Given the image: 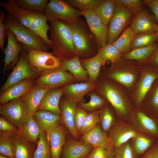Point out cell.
Wrapping results in <instances>:
<instances>
[{
  "instance_id": "cell-8",
  "label": "cell",
  "mask_w": 158,
  "mask_h": 158,
  "mask_svg": "<svg viewBox=\"0 0 158 158\" xmlns=\"http://www.w3.org/2000/svg\"><path fill=\"white\" fill-rule=\"evenodd\" d=\"M0 113L19 130L28 114L21 97L0 105Z\"/></svg>"
},
{
  "instance_id": "cell-36",
  "label": "cell",
  "mask_w": 158,
  "mask_h": 158,
  "mask_svg": "<svg viewBox=\"0 0 158 158\" xmlns=\"http://www.w3.org/2000/svg\"><path fill=\"white\" fill-rule=\"evenodd\" d=\"M97 54L103 64L108 61L116 62L121 59V53L111 44L99 48Z\"/></svg>"
},
{
  "instance_id": "cell-58",
  "label": "cell",
  "mask_w": 158,
  "mask_h": 158,
  "mask_svg": "<svg viewBox=\"0 0 158 158\" xmlns=\"http://www.w3.org/2000/svg\"><path fill=\"white\" fill-rule=\"evenodd\" d=\"M157 125H158V121H157ZM157 141H158V138L157 139Z\"/></svg>"
},
{
  "instance_id": "cell-32",
  "label": "cell",
  "mask_w": 158,
  "mask_h": 158,
  "mask_svg": "<svg viewBox=\"0 0 158 158\" xmlns=\"http://www.w3.org/2000/svg\"><path fill=\"white\" fill-rule=\"evenodd\" d=\"M116 5L115 0H101L94 10L106 26L110 23L113 16Z\"/></svg>"
},
{
  "instance_id": "cell-42",
  "label": "cell",
  "mask_w": 158,
  "mask_h": 158,
  "mask_svg": "<svg viewBox=\"0 0 158 158\" xmlns=\"http://www.w3.org/2000/svg\"><path fill=\"white\" fill-rule=\"evenodd\" d=\"M99 116L101 127L104 131L107 133L116 120L110 109L107 107L103 110Z\"/></svg>"
},
{
  "instance_id": "cell-21",
  "label": "cell",
  "mask_w": 158,
  "mask_h": 158,
  "mask_svg": "<svg viewBox=\"0 0 158 158\" xmlns=\"http://www.w3.org/2000/svg\"><path fill=\"white\" fill-rule=\"evenodd\" d=\"M96 85L90 81L75 84H68L63 88V94L66 98L76 103L80 102L84 96L93 89Z\"/></svg>"
},
{
  "instance_id": "cell-31",
  "label": "cell",
  "mask_w": 158,
  "mask_h": 158,
  "mask_svg": "<svg viewBox=\"0 0 158 158\" xmlns=\"http://www.w3.org/2000/svg\"><path fill=\"white\" fill-rule=\"evenodd\" d=\"M156 140L138 133L131 139V145L137 158H139L146 152L154 143Z\"/></svg>"
},
{
  "instance_id": "cell-59",
  "label": "cell",
  "mask_w": 158,
  "mask_h": 158,
  "mask_svg": "<svg viewBox=\"0 0 158 158\" xmlns=\"http://www.w3.org/2000/svg\"><path fill=\"white\" fill-rule=\"evenodd\" d=\"M112 158H116V157H113Z\"/></svg>"
},
{
  "instance_id": "cell-19",
  "label": "cell",
  "mask_w": 158,
  "mask_h": 158,
  "mask_svg": "<svg viewBox=\"0 0 158 158\" xmlns=\"http://www.w3.org/2000/svg\"><path fill=\"white\" fill-rule=\"evenodd\" d=\"M157 26L155 19L147 11L143 10L135 14L130 27L136 34L155 32Z\"/></svg>"
},
{
  "instance_id": "cell-53",
  "label": "cell",
  "mask_w": 158,
  "mask_h": 158,
  "mask_svg": "<svg viewBox=\"0 0 158 158\" xmlns=\"http://www.w3.org/2000/svg\"><path fill=\"white\" fill-rule=\"evenodd\" d=\"M139 158H158L157 140H156L153 145Z\"/></svg>"
},
{
  "instance_id": "cell-16",
  "label": "cell",
  "mask_w": 158,
  "mask_h": 158,
  "mask_svg": "<svg viewBox=\"0 0 158 158\" xmlns=\"http://www.w3.org/2000/svg\"><path fill=\"white\" fill-rule=\"evenodd\" d=\"M82 140L92 145L94 148L101 147L114 153V148L107 133L102 130L99 124L83 135Z\"/></svg>"
},
{
  "instance_id": "cell-51",
  "label": "cell",
  "mask_w": 158,
  "mask_h": 158,
  "mask_svg": "<svg viewBox=\"0 0 158 158\" xmlns=\"http://www.w3.org/2000/svg\"><path fill=\"white\" fill-rule=\"evenodd\" d=\"M0 47L1 50L4 51V46L5 44V32L7 29L6 25L4 22L6 14L2 10L0 11Z\"/></svg>"
},
{
  "instance_id": "cell-27",
  "label": "cell",
  "mask_w": 158,
  "mask_h": 158,
  "mask_svg": "<svg viewBox=\"0 0 158 158\" xmlns=\"http://www.w3.org/2000/svg\"><path fill=\"white\" fill-rule=\"evenodd\" d=\"M15 150V158H33L37 147L20 135L10 137Z\"/></svg>"
},
{
  "instance_id": "cell-41",
  "label": "cell",
  "mask_w": 158,
  "mask_h": 158,
  "mask_svg": "<svg viewBox=\"0 0 158 158\" xmlns=\"http://www.w3.org/2000/svg\"><path fill=\"white\" fill-rule=\"evenodd\" d=\"M100 122L99 112L95 111L87 114L78 133L83 135L95 127Z\"/></svg>"
},
{
  "instance_id": "cell-15",
  "label": "cell",
  "mask_w": 158,
  "mask_h": 158,
  "mask_svg": "<svg viewBox=\"0 0 158 158\" xmlns=\"http://www.w3.org/2000/svg\"><path fill=\"white\" fill-rule=\"evenodd\" d=\"M93 148L92 145L83 141L70 138L66 140L61 158H87Z\"/></svg>"
},
{
  "instance_id": "cell-10",
  "label": "cell",
  "mask_w": 158,
  "mask_h": 158,
  "mask_svg": "<svg viewBox=\"0 0 158 158\" xmlns=\"http://www.w3.org/2000/svg\"><path fill=\"white\" fill-rule=\"evenodd\" d=\"M101 90L118 114L123 118H128L130 112V106L118 90L111 84L106 83L102 86Z\"/></svg>"
},
{
  "instance_id": "cell-13",
  "label": "cell",
  "mask_w": 158,
  "mask_h": 158,
  "mask_svg": "<svg viewBox=\"0 0 158 158\" xmlns=\"http://www.w3.org/2000/svg\"><path fill=\"white\" fill-rule=\"evenodd\" d=\"M130 122L138 133L152 137L158 138V126L156 121L140 111L131 116Z\"/></svg>"
},
{
  "instance_id": "cell-6",
  "label": "cell",
  "mask_w": 158,
  "mask_h": 158,
  "mask_svg": "<svg viewBox=\"0 0 158 158\" xmlns=\"http://www.w3.org/2000/svg\"><path fill=\"white\" fill-rule=\"evenodd\" d=\"M68 24L71 32L73 42L76 54H82L88 52L94 46H96V43H97V42L95 38H94L95 37L91 35L79 19Z\"/></svg>"
},
{
  "instance_id": "cell-5",
  "label": "cell",
  "mask_w": 158,
  "mask_h": 158,
  "mask_svg": "<svg viewBox=\"0 0 158 158\" xmlns=\"http://www.w3.org/2000/svg\"><path fill=\"white\" fill-rule=\"evenodd\" d=\"M74 79L70 73L61 67L41 71L34 83L49 90L70 84Z\"/></svg>"
},
{
  "instance_id": "cell-38",
  "label": "cell",
  "mask_w": 158,
  "mask_h": 158,
  "mask_svg": "<svg viewBox=\"0 0 158 158\" xmlns=\"http://www.w3.org/2000/svg\"><path fill=\"white\" fill-rule=\"evenodd\" d=\"M157 39L155 32L140 33L135 34L132 41L130 49L145 47L154 43Z\"/></svg>"
},
{
  "instance_id": "cell-14",
  "label": "cell",
  "mask_w": 158,
  "mask_h": 158,
  "mask_svg": "<svg viewBox=\"0 0 158 158\" xmlns=\"http://www.w3.org/2000/svg\"><path fill=\"white\" fill-rule=\"evenodd\" d=\"M7 35V44L4 49L5 55L3 61L4 65L3 69V74L9 68H13L18 62L21 51L23 50L22 45L18 41L14 34L10 30H6Z\"/></svg>"
},
{
  "instance_id": "cell-7",
  "label": "cell",
  "mask_w": 158,
  "mask_h": 158,
  "mask_svg": "<svg viewBox=\"0 0 158 158\" xmlns=\"http://www.w3.org/2000/svg\"><path fill=\"white\" fill-rule=\"evenodd\" d=\"M132 14L125 6L116 4L114 14L109 23L107 44H112L118 38Z\"/></svg>"
},
{
  "instance_id": "cell-33",
  "label": "cell",
  "mask_w": 158,
  "mask_h": 158,
  "mask_svg": "<svg viewBox=\"0 0 158 158\" xmlns=\"http://www.w3.org/2000/svg\"><path fill=\"white\" fill-rule=\"evenodd\" d=\"M81 64L87 71L90 81L96 80L99 75L102 63L97 55L92 57L80 61Z\"/></svg>"
},
{
  "instance_id": "cell-26",
  "label": "cell",
  "mask_w": 158,
  "mask_h": 158,
  "mask_svg": "<svg viewBox=\"0 0 158 158\" xmlns=\"http://www.w3.org/2000/svg\"><path fill=\"white\" fill-rule=\"evenodd\" d=\"M41 132H48L59 126L61 116L44 110L37 111L32 114Z\"/></svg>"
},
{
  "instance_id": "cell-23",
  "label": "cell",
  "mask_w": 158,
  "mask_h": 158,
  "mask_svg": "<svg viewBox=\"0 0 158 158\" xmlns=\"http://www.w3.org/2000/svg\"><path fill=\"white\" fill-rule=\"evenodd\" d=\"M37 85H33L21 97L28 114L36 112L45 93L48 91Z\"/></svg>"
},
{
  "instance_id": "cell-54",
  "label": "cell",
  "mask_w": 158,
  "mask_h": 158,
  "mask_svg": "<svg viewBox=\"0 0 158 158\" xmlns=\"http://www.w3.org/2000/svg\"><path fill=\"white\" fill-rule=\"evenodd\" d=\"M143 2L149 7L154 16L157 25L158 24V0H145Z\"/></svg>"
},
{
  "instance_id": "cell-29",
  "label": "cell",
  "mask_w": 158,
  "mask_h": 158,
  "mask_svg": "<svg viewBox=\"0 0 158 158\" xmlns=\"http://www.w3.org/2000/svg\"><path fill=\"white\" fill-rule=\"evenodd\" d=\"M60 63L61 67L69 71L75 79L79 80L88 79L87 72L83 68L78 55L68 60L61 59Z\"/></svg>"
},
{
  "instance_id": "cell-35",
  "label": "cell",
  "mask_w": 158,
  "mask_h": 158,
  "mask_svg": "<svg viewBox=\"0 0 158 158\" xmlns=\"http://www.w3.org/2000/svg\"><path fill=\"white\" fill-rule=\"evenodd\" d=\"M135 34L132 29L128 27L112 44L121 53H126L131 49V44Z\"/></svg>"
},
{
  "instance_id": "cell-43",
  "label": "cell",
  "mask_w": 158,
  "mask_h": 158,
  "mask_svg": "<svg viewBox=\"0 0 158 158\" xmlns=\"http://www.w3.org/2000/svg\"><path fill=\"white\" fill-rule=\"evenodd\" d=\"M90 99L87 103H81V108L85 110L95 111L106 104L105 101L99 96L95 93L90 94Z\"/></svg>"
},
{
  "instance_id": "cell-52",
  "label": "cell",
  "mask_w": 158,
  "mask_h": 158,
  "mask_svg": "<svg viewBox=\"0 0 158 158\" xmlns=\"http://www.w3.org/2000/svg\"><path fill=\"white\" fill-rule=\"evenodd\" d=\"M150 105L154 111L151 118L157 122L158 121V86L151 99Z\"/></svg>"
},
{
  "instance_id": "cell-55",
  "label": "cell",
  "mask_w": 158,
  "mask_h": 158,
  "mask_svg": "<svg viewBox=\"0 0 158 158\" xmlns=\"http://www.w3.org/2000/svg\"><path fill=\"white\" fill-rule=\"evenodd\" d=\"M149 58L150 62L158 66V43L156 44L154 50Z\"/></svg>"
},
{
  "instance_id": "cell-44",
  "label": "cell",
  "mask_w": 158,
  "mask_h": 158,
  "mask_svg": "<svg viewBox=\"0 0 158 158\" xmlns=\"http://www.w3.org/2000/svg\"><path fill=\"white\" fill-rule=\"evenodd\" d=\"M20 135L19 130L15 125L2 116L0 117V135L11 137Z\"/></svg>"
},
{
  "instance_id": "cell-17",
  "label": "cell",
  "mask_w": 158,
  "mask_h": 158,
  "mask_svg": "<svg viewBox=\"0 0 158 158\" xmlns=\"http://www.w3.org/2000/svg\"><path fill=\"white\" fill-rule=\"evenodd\" d=\"M76 103L66 98L60 101L59 104L61 112V121L71 135L74 137L78 136L74 122L77 109Z\"/></svg>"
},
{
  "instance_id": "cell-57",
  "label": "cell",
  "mask_w": 158,
  "mask_h": 158,
  "mask_svg": "<svg viewBox=\"0 0 158 158\" xmlns=\"http://www.w3.org/2000/svg\"><path fill=\"white\" fill-rule=\"evenodd\" d=\"M0 158H10L0 154Z\"/></svg>"
},
{
  "instance_id": "cell-28",
  "label": "cell",
  "mask_w": 158,
  "mask_h": 158,
  "mask_svg": "<svg viewBox=\"0 0 158 158\" xmlns=\"http://www.w3.org/2000/svg\"><path fill=\"white\" fill-rule=\"evenodd\" d=\"M20 135L27 140L36 143L40 133V128L32 115L28 114L20 130Z\"/></svg>"
},
{
  "instance_id": "cell-37",
  "label": "cell",
  "mask_w": 158,
  "mask_h": 158,
  "mask_svg": "<svg viewBox=\"0 0 158 158\" xmlns=\"http://www.w3.org/2000/svg\"><path fill=\"white\" fill-rule=\"evenodd\" d=\"M156 44L149 46L133 49L126 53L124 58L127 60H135L141 61L149 58L153 52Z\"/></svg>"
},
{
  "instance_id": "cell-2",
  "label": "cell",
  "mask_w": 158,
  "mask_h": 158,
  "mask_svg": "<svg viewBox=\"0 0 158 158\" xmlns=\"http://www.w3.org/2000/svg\"><path fill=\"white\" fill-rule=\"evenodd\" d=\"M4 22L7 30L15 35L23 50L28 52L32 50L48 52L50 48L42 39L31 30L27 28L9 14L6 15Z\"/></svg>"
},
{
  "instance_id": "cell-50",
  "label": "cell",
  "mask_w": 158,
  "mask_h": 158,
  "mask_svg": "<svg viewBox=\"0 0 158 158\" xmlns=\"http://www.w3.org/2000/svg\"><path fill=\"white\" fill-rule=\"evenodd\" d=\"M87 113L81 108H77L75 117V125L76 130L78 133L81 128Z\"/></svg>"
},
{
  "instance_id": "cell-3",
  "label": "cell",
  "mask_w": 158,
  "mask_h": 158,
  "mask_svg": "<svg viewBox=\"0 0 158 158\" xmlns=\"http://www.w3.org/2000/svg\"><path fill=\"white\" fill-rule=\"evenodd\" d=\"M27 54L28 52L24 50L21 51L18 62L1 87V93L17 83L27 80H35L39 77L41 72L31 64Z\"/></svg>"
},
{
  "instance_id": "cell-24",
  "label": "cell",
  "mask_w": 158,
  "mask_h": 158,
  "mask_svg": "<svg viewBox=\"0 0 158 158\" xmlns=\"http://www.w3.org/2000/svg\"><path fill=\"white\" fill-rule=\"evenodd\" d=\"M35 80H25L14 84L1 93L0 105L23 96L33 85Z\"/></svg>"
},
{
  "instance_id": "cell-47",
  "label": "cell",
  "mask_w": 158,
  "mask_h": 158,
  "mask_svg": "<svg viewBox=\"0 0 158 158\" xmlns=\"http://www.w3.org/2000/svg\"><path fill=\"white\" fill-rule=\"evenodd\" d=\"M71 6L80 11L90 9L94 10L98 5L99 0H66Z\"/></svg>"
},
{
  "instance_id": "cell-1",
  "label": "cell",
  "mask_w": 158,
  "mask_h": 158,
  "mask_svg": "<svg viewBox=\"0 0 158 158\" xmlns=\"http://www.w3.org/2000/svg\"><path fill=\"white\" fill-rule=\"evenodd\" d=\"M49 26L52 53L60 60H68V55L76 54L68 24L59 20L49 21Z\"/></svg>"
},
{
  "instance_id": "cell-25",
  "label": "cell",
  "mask_w": 158,
  "mask_h": 158,
  "mask_svg": "<svg viewBox=\"0 0 158 158\" xmlns=\"http://www.w3.org/2000/svg\"><path fill=\"white\" fill-rule=\"evenodd\" d=\"M48 20L44 13L36 11L32 17L29 29L40 37L50 48L51 42L47 35L50 29Z\"/></svg>"
},
{
  "instance_id": "cell-30",
  "label": "cell",
  "mask_w": 158,
  "mask_h": 158,
  "mask_svg": "<svg viewBox=\"0 0 158 158\" xmlns=\"http://www.w3.org/2000/svg\"><path fill=\"white\" fill-rule=\"evenodd\" d=\"M158 77L156 74L149 72L143 74L136 90L135 103L137 106L142 103L153 82Z\"/></svg>"
},
{
  "instance_id": "cell-46",
  "label": "cell",
  "mask_w": 158,
  "mask_h": 158,
  "mask_svg": "<svg viewBox=\"0 0 158 158\" xmlns=\"http://www.w3.org/2000/svg\"><path fill=\"white\" fill-rule=\"evenodd\" d=\"M114 153L116 158H137L132 147L131 140L114 148Z\"/></svg>"
},
{
  "instance_id": "cell-4",
  "label": "cell",
  "mask_w": 158,
  "mask_h": 158,
  "mask_svg": "<svg viewBox=\"0 0 158 158\" xmlns=\"http://www.w3.org/2000/svg\"><path fill=\"white\" fill-rule=\"evenodd\" d=\"M44 13L49 21L59 20L68 24L78 20L81 16V11L63 0H50Z\"/></svg>"
},
{
  "instance_id": "cell-56",
  "label": "cell",
  "mask_w": 158,
  "mask_h": 158,
  "mask_svg": "<svg viewBox=\"0 0 158 158\" xmlns=\"http://www.w3.org/2000/svg\"><path fill=\"white\" fill-rule=\"evenodd\" d=\"M155 32L157 35V39L155 42H158V24L157 25Z\"/></svg>"
},
{
  "instance_id": "cell-12",
  "label": "cell",
  "mask_w": 158,
  "mask_h": 158,
  "mask_svg": "<svg viewBox=\"0 0 158 158\" xmlns=\"http://www.w3.org/2000/svg\"><path fill=\"white\" fill-rule=\"evenodd\" d=\"M27 56L31 64L41 72L61 67L60 59L52 53L32 50L28 52Z\"/></svg>"
},
{
  "instance_id": "cell-40",
  "label": "cell",
  "mask_w": 158,
  "mask_h": 158,
  "mask_svg": "<svg viewBox=\"0 0 158 158\" xmlns=\"http://www.w3.org/2000/svg\"><path fill=\"white\" fill-rule=\"evenodd\" d=\"M130 71L125 70H118L114 71L109 74L112 79L126 86H131L135 79L134 74Z\"/></svg>"
},
{
  "instance_id": "cell-34",
  "label": "cell",
  "mask_w": 158,
  "mask_h": 158,
  "mask_svg": "<svg viewBox=\"0 0 158 158\" xmlns=\"http://www.w3.org/2000/svg\"><path fill=\"white\" fill-rule=\"evenodd\" d=\"M37 144L33 158H51L50 142L46 131L40 133Z\"/></svg>"
},
{
  "instance_id": "cell-45",
  "label": "cell",
  "mask_w": 158,
  "mask_h": 158,
  "mask_svg": "<svg viewBox=\"0 0 158 158\" xmlns=\"http://www.w3.org/2000/svg\"><path fill=\"white\" fill-rule=\"evenodd\" d=\"M0 154L15 158V148L10 137L0 135Z\"/></svg>"
},
{
  "instance_id": "cell-39",
  "label": "cell",
  "mask_w": 158,
  "mask_h": 158,
  "mask_svg": "<svg viewBox=\"0 0 158 158\" xmlns=\"http://www.w3.org/2000/svg\"><path fill=\"white\" fill-rule=\"evenodd\" d=\"M49 1L48 0H16L17 5L20 8L44 13Z\"/></svg>"
},
{
  "instance_id": "cell-49",
  "label": "cell",
  "mask_w": 158,
  "mask_h": 158,
  "mask_svg": "<svg viewBox=\"0 0 158 158\" xmlns=\"http://www.w3.org/2000/svg\"><path fill=\"white\" fill-rule=\"evenodd\" d=\"M114 156V153L103 148L96 147L94 148L87 158H112Z\"/></svg>"
},
{
  "instance_id": "cell-18",
  "label": "cell",
  "mask_w": 158,
  "mask_h": 158,
  "mask_svg": "<svg viewBox=\"0 0 158 158\" xmlns=\"http://www.w3.org/2000/svg\"><path fill=\"white\" fill-rule=\"evenodd\" d=\"M8 14L29 29L32 17L36 11L26 10L18 6L16 0H8L0 4Z\"/></svg>"
},
{
  "instance_id": "cell-11",
  "label": "cell",
  "mask_w": 158,
  "mask_h": 158,
  "mask_svg": "<svg viewBox=\"0 0 158 158\" xmlns=\"http://www.w3.org/2000/svg\"><path fill=\"white\" fill-rule=\"evenodd\" d=\"M107 133L114 148L130 140L138 133L130 122L120 120L116 121Z\"/></svg>"
},
{
  "instance_id": "cell-9",
  "label": "cell",
  "mask_w": 158,
  "mask_h": 158,
  "mask_svg": "<svg viewBox=\"0 0 158 158\" xmlns=\"http://www.w3.org/2000/svg\"><path fill=\"white\" fill-rule=\"evenodd\" d=\"M81 15L86 19L90 31L94 36L99 48L107 44L108 29L97 15L94 10L88 9L81 11Z\"/></svg>"
},
{
  "instance_id": "cell-22",
  "label": "cell",
  "mask_w": 158,
  "mask_h": 158,
  "mask_svg": "<svg viewBox=\"0 0 158 158\" xmlns=\"http://www.w3.org/2000/svg\"><path fill=\"white\" fill-rule=\"evenodd\" d=\"M46 132L50 142L51 158H61L66 140V129L64 127L59 125L56 128Z\"/></svg>"
},
{
  "instance_id": "cell-48",
  "label": "cell",
  "mask_w": 158,
  "mask_h": 158,
  "mask_svg": "<svg viewBox=\"0 0 158 158\" xmlns=\"http://www.w3.org/2000/svg\"><path fill=\"white\" fill-rule=\"evenodd\" d=\"M115 1L116 4L126 6L134 14L143 10V1L141 0H115Z\"/></svg>"
},
{
  "instance_id": "cell-20",
  "label": "cell",
  "mask_w": 158,
  "mask_h": 158,
  "mask_svg": "<svg viewBox=\"0 0 158 158\" xmlns=\"http://www.w3.org/2000/svg\"><path fill=\"white\" fill-rule=\"evenodd\" d=\"M63 95V88H57L48 90L44 95L37 111H48L61 116L59 104Z\"/></svg>"
}]
</instances>
